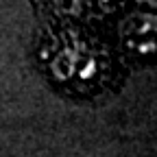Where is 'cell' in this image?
<instances>
[{"instance_id":"obj_1","label":"cell","mask_w":157,"mask_h":157,"mask_svg":"<svg viewBox=\"0 0 157 157\" xmlns=\"http://www.w3.org/2000/svg\"><path fill=\"white\" fill-rule=\"evenodd\" d=\"M151 37H153V20L142 17L140 24H133V29H131L129 46L131 48H140L142 52H146L148 46H151Z\"/></svg>"}]
</instances>
